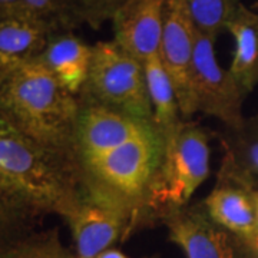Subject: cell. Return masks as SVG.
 Wrapping results in <instances>:
<instances>
[{
	"mask_svg": "<svg viewBox=\"0 0 258 258\" xmlns=\"http://www.w3.org/2000/svg\"><path fill=\"white\" fill-rule=\"evenodd\" d=\"M81 99L33 59L0 78V118L57 155L79 161L76 129Z\"/></svg>",
	"mask_w": 258,
	"mask_h": 258,
	"instance_id": "cell-1",
	"label": "cell"
},
{
	"mask_svg": "<svg viewBox=\"0 0 258 258\" xmlns=\"http://www.w3.org/2000/svg\"><path fill=\"white\" fill-rule=\"evenodd\" d=\"M0 178L40 215L66 217L78 204L86 175L79 161L40 147L0 118Z\"/></svg>",
	"mask_w": 258,
	"mask_h": 258,
	"instance_id": "cell-2",
	"label": "cell"
},
{
	"mask_svg": "<svg viewBox=\"0 0 258 258\" xmlns=\"http://www.w3.org/2000/svg\"><path fill=\"white\" fill-rule=\"evenodd\" d=\"M210 161L208 134L197 123L182 122L164 142L161 164L139 208L161 218L185 208L210 174Z\"/></svg>",
	"mask_w": 258,
	"mask_h": 258,
	"instance_id": "cell-3",
	"label": "cell"
},
{
	"mask_svg": "<svg viewBox=\"0 0 258 258\" xmlns=\"http://www.w3.org/2000/svg\"><path fill=\"white\" fill-rule=\"evenodd\" d=\"M81 102L96 103L112 111L154 123L144 62L115 42L92 46V62Z\"/></svg>",
	"mask_w": 258,
	"mask_h": 258,
	"instance_id": "cell-4",
	"label": "cell"
},
{
	"mask_svg": "<svg viewBox=\"0 0 258 258\" xmlns=\"http://www.w3.org/2000/svg\"><path fill=\"white\" fill-rule=\"evenodd\" d=\"M164 154L158 131L81 162L83 172L131 207L141 205ZM138 211V210H137Z\"/></svg>",
	"mask_w": 258,
	"mask_h": 258,
	"instance_id": "cell-5",
	"label": "cell"
},
{
	"mask_svg": "<svg viewBox=\"0 0 258 258\" xmlns=\"http://www.w3.org/2000/svg\"><path fill=\"white\" fill-rule=\"evenodd\" d=\"M132 207L86 176V185L75 208L64 220L74 234L76 257L98 258L126 234L134 220Z\"/></svg>",
	"mask_w": 258,
	"mask_h": 258,
	"instance_id": "cell-6",
	"label": "cell"
},
{
	"mask_svg": "<svg viewBox=\"0 0 258 258\" xmlns=\"http://www.w3.org/2000/svg\"><path fill=\"white\" fill-rule=\"evenodd\" d=\"M215 39L197 32L191 71V99L194 113L203 112L207 116L221 120L225 126L237 131L244 125L241 89L230 71L217 62L214 52Z\"/></svg>",
	"mask_w": 258,
	"mask_h": 258,
	"instance_id": "cell-7",
	"label": "cell"
},
{
	"mask_svg": "<svg viewBox=\"0 0 258 258\" xmlns=\"http://www.w3.org/2000/svg\"><path fill=\"white\" fill-rule=\"evenodd\" d=\"M197 29L184 0H166L159 57L175 88L181 115H194L191 99V71Z\"/></svg>",
	"mask_w": 258,
	"mask_h": 258,
	"instance_id": "cell-8",
	"label": "cell"
},
{
	"mask_svg": "<svg viewBox=\"0 0 258 258\" xmlns=\"http://www.w3.org/2000/svg\"><path fill=\"white\" fill-rule=\"evenodd\" d=\"M154 123L112 111L96 103L81 102L76 129L79 162L99 157L132 139L155 132Z\"/></svg>",
	"mask_w": 258,
	"mask_h": 258,
	"instance_id": "cell-9",
	"label": "cell"
},
{
	"mask_svg": "<svg viewBox=\"0 0 258 258\" xmlns=\"http://www.w3.org/2000/svg\"><path fill=\"white\" fill-rule=\"evenodd\" d=\"M252 181L222 162L217 185L204 201L211 221L237 238H247L258 230L251 198Z\"/></svg>",
	"mask_w": 258,
	"mask_h": 258,
	"instance_id": "cell-10",
	"label": "cell"
},
{
	"mask_svg": "<svg viewBox=\"0 0 258 258\" xmlns=\"http://www.w3.org/2000/svg\"><path fill=\"white\" fill-rule=\"evenodd\" d=\"M166 0H125L112 16L115 42L141 62L158 55Z\"/></svg>",
	"mask_w": 258,
	"mask_h": 258,
	"instance_id": "cell-11",
	"label": "cell"
},
{
	"mask_svg": "<svg viewBox=\"0 0 258 258\" xmlns=\"http://www.w3.org/2000/svg\"><path fill=\"white\" fill-rule=\"evenodd\" d=\"M169 240L186 258H237L230 232L222 230L201 208H181L165 218Z\"/></svg>",
	"mask_w": 258,
	"mask_h": 258,
	"instance_id": "cell-12",
	"label": "cell"
},
{
	"mask_svg": "<svg viewBox=\"0 0 258 258\" xmlns=\"http://www.w3.org/2000/svg\"><path fill=\"white\" fill-rule=\"evenodd\" d=\"M52 35L45 23L26 10L0 13V78L36 59Z\"/></svg>",
	"mask_w": 258,
	"mask_h": 258,
	"instance_id": "cell-13",
	"label": "cell"
},
{
	"mask_svg": "<svg viewBox=\"0 0 258 258\" xmlns=\"http://www.w3.org/2000/svg\"><path fill=\"white\" fill-rule=\"evenodd\" d=\"M37 60L64 89L79 96L89 76L92 46L74 35V32L55 33L37 56Z\"/></svg>",
	"mask_w": 258,
	"mask_h": 258,
	"instance_id": "cell-14",
	"label": "cell"
},
{
	"mask_svg": "<svg viewBox=\"0 0 258 258\" xmlns=\"http://www.w3.org/2000/svg\"><path fill=\"white\" fill-rule=\"evenodd\" d=\"M227 30L235 39L230 72L244 92H251L258 83V15L241 5Z\"/></svg>",
	"mask_w": 258,
	"mask_h": 258,
	"instance_id": "cell-15",
	"label": "cell"
},
{
	"mask_svg": "<svg viewBox=\"0 0 258 258\" xmlns=\"http://www.w3.org/2000/svg\"><path fill=\"white\" fill-rule=\"evenodd\" d=\"M144 68L154 113V126L165 142L182 125L175 88L159 55L148 57L144 62Z\"/></svg>",
	"mask_w": 258,
	"mask_h": 258,
	"instance_id": "cell-16",
	"label": "cell"
},
{
	"mask_svg": "<svg viewBox=\"0 0 258 258\" xmlns=\"http://www.w3.org/2000/svg\"><path fill=\"white\" fill-rule=\"evenodd\" d=\"M40 214L0 178V258H5L19 240L30 234Z\"/></svg>",
	"mask_w": 258,
	"mask_h": 258,
	"instance_id": "cell-17",
	"label": "cell"
},
{
	"mask_svg": "<svg viewBox=\"0 0 258 258\" xmlns=\"http://www.w3.org/2000/svg\"><path fill=\"white\" fill-rule=\"evenodd\" d=\"M224 145L225 157L222 162L247 178L258 176V118L245 119L237 131L230 129Z\"/></svg>",
	"mask_w": 258,
	"mask_h": 258,
	"instance_id": "cell-18",
	"label": "cell"
},
{
	"mask_svg": "<svg viewBox=\"0 0 258 258\" xmlns=\"http://www.w3.org/2000/svg\"><path fill=\"white\" fill-rule=\"evenodd\" d=\"M25 10L45 23L52 33L72 32L82 26L83 0H22Z\"/></svg>",
	"mask_w": 258,
	"mask_h": 258,
	"instance_id": "cell-19",
	"label": "cell"
},
{
	"mask_svg": "<svg viewBox=\"0 0 258 258\" xmlns=\"http://www.w3.org/2000/svg\"><path fill=\"white\" fill-rule=\"evenodd\" d=\"M197 32L214 37L227 30L240 10V0H184Z\"/></svg>",
	"mask_w": 258,
	"mask_h": 258,
	"instance_id": "cell-20",
	"label": "cell"
},
{
	"mask_svg": "<svg viewBox=\"0 0 258 258\" xmlns=\"http://www.w3.org/2000/svg\"><path fill=\"white\" fill-rule=\"evenodd\" d=\"M5 258H78L60 241L57 230L30 232L6 252Z\"/></svg>",
	"mask_w": 258,
	"mask_h": 258,
	"instance_id": "cell-21",
	"label": "cell"
},
{
	"mask_svg": "<svg viewBox=\"0 0 258 258\" xmlns=\"http://www.w3.org/2000/svg\"><path fill=\"white\" fill-rule=\"evenodd\" d=\"M125 0H83L82 22L92 29H99Z\"/></svg>",
	"mask_w": 258,
	"mask_h": 258,
	"instance_id": "cell-22",
	"label": "cell"
},
{
	"mask_svg": "<svg viewBox=\"0 0 258 258\" xmlns=\"http://www.w3.org/2000/svg\"><path fill=\"white\" fill-rule=\"evenodd\" d=\"M25 10L22 0H0V13H15Z\"/></svg>",
	"mask_w": 258,
	"mask_h": 258,
	"instance_id": "cell-23",
	"label": "cell"
},
{
	"mask_svg": "<svg viewBox=\"0 0 258 258\" xmlns=\"http://www.w3.org/2000/svg\"><path fill=\"white\" fill-rule=\"evenodd\" d=\"M238 240L244 242V245L247 247L251 257L258 258V230L254 234H251L249 237H247V238H238Z\"/></svg>",
	"mask_w": 258,
	"mask_h": 258,
	"instance_id": "cell-24",
	"label": "cell"
},
{
	"mask_svg": "<svg viewBox=\"0 0 258 258\" xmlns=\"http://www.w3.org/2000/svg\"><path fill=\"white\" fill-rule=\"evenodd\" d=\"M98 258H129L128 255H125L122 251L119 249H115V248H108L105 249L103 252H101Z\"/></svg>",
	"mask_w": 258,
	"mask_h": 258,
	"instance_id": "cell-25",
	"label": "cell"
},
{
	"mask_svg": "<svg viewBox=\"0 0 258 258\" xmlns=\"http://www.w3.org/2000/svg\"><path fill=\"white\" fill-rule=\"evenodd\" d=\"M251 198H252V205H254L255 220H257V225H258V189H252V192H251Z\"/></svg>",
	"mask_w": 258,
	"mask_h": 258,
	"instance_id": "cell-26",
	"label": "cell"
}]
</instances>
